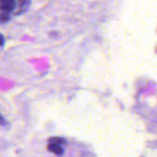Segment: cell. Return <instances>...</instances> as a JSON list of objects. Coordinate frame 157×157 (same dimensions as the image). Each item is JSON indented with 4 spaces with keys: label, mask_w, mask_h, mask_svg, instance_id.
Returning a JSON list of instances; mask_svg holds the SVG:
<instances>
[{
    "label": "cell",
    "mask_w": 157,
    "mask_h": 157,
    "mask_svg": "<svg viewBox=\"0 0 157 157\" xmlns=\"http://www.w3.org/2000/svg\"><path fill=\"white\" fill-rule=\"evenodd\" d=\"M8 19H9V14L8 13H6V12L0 13V21L1 22H6Z\"/></svg>",
    "instance_id": "obj_4"
},
{
    "label": "cell",
    "mask_w": 157,
    "mask_h": 157,
    "mask_svg": "<svg viewBox=\"0 0 157 157\" xmlns=\"http://www.w3.org/2000/svg\"><path fill=\"white\" fill-rule=\"evenodd\" d=\"M4 42H5V39H4L3 35L0 34V46H2L4 44Z\"/></svg>",
    "instance_id": "obj_6"
},
{
    "label": "cell",
    "mask_w": 157,
    "mask_h": 157,
    "mask_svg": "<svg viewBox=\"0 0 157 157\" xmlns=\"http://www.w3.org/2000/svg\"><path fill=\"white\" fill-rule=\"evenodd\" d=\"M29 4H30V2H29V1H22L20 3V6H19L20 8H19V11L17 12V14H19L21 12H24L27 9V7L29 6Z\"/></svg>",
    "instance_id": "obj_3"
},
{
    "label": "cell",
    "mask_w": 157,
    "mask_h": 157,
    "mask_svg": "<svg viewBox=\"0 0 157 157\" xmlns=\"http://www.w3.org/2000/svg\"><path fill=\"white\" fill-rule=\"evenodd\" d=\"M65 144H66L65 139L59 138V137H53L49 140L47 149H48V151L55 154L56 155H62L64 153V149H63V145Z\"/></svg>",
    "instance_id": "obj_1"
},
{
    "label": "cell",
    "mask_w": 157,
    "mask_h": 157,
    "mask_svg": "<svg viewBox=\"0 0 157 157\" xmlns=\"http://www.w3.org/2000/svg\"><path fill=\"white\" fill-rule=\"evenodd\" d=\"M0 124H1V125H3V126L6 124V120H5L3 117H2V115H1V114H0Z\"/></svg>",
    "instance_id": "obj_5"
},
{
    "label": "cell",
    "mask_w": 157,
    "mask_h": 157,
    "mask_svg": "<svg viewBox=\"0 0 157 157\" xmlns=\"http://www.w3.org/2000/svg\"><path fill=\"white\" fill-rule=\"evenodd\" d=\"M16 7V2L14 0H1L0 1V10L8 13Z\"/></svg>",
    "instance_id": "obj_2"
}]
</instances>
